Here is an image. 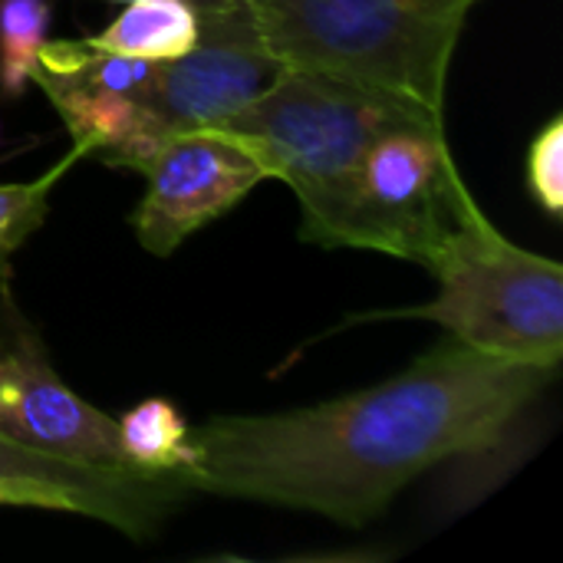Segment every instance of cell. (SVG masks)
Here are the masks:
<instances>
[{
  "instance_id": "7",
  "label": "cell",
  "mask_w": 563,
  "mask_h": 563,
  "mask_svg": "<svg viewBox=\"0 0 563 563\" xmlns=\"http://www.w3.org/2000/svg\"><path fill=\"white\" fill-rule=\"evenodd\" d=\"M0 495L13 508L79 515L132 541H148L191 488L178 472L76 462L0 432Z\"/></svg>"
},
{
  "instance_id": "3",
  "label": "cell",
  "mask_w": 563,
  "mask_h": 563,
  "mask_svg": "<svg viewBox=\"0 0 563 563\" xmlns=\"http://www.w3.org/2000/svg\"><path fill=\"white\" fill-rule=\"evenodd\" d=\"M429 271L439 280L432 300L360 313L356 320H429L478 353L561 369L563 267L558 261L505 238L475 205Z\"/></svg>"
},
{
  "instance_id": "16",
  "label": "cell",
  "mask_w": 563,
  "mask_h": 563,
  "mask_svg": "<svg viewBox=\"0 0 563 563\" xmlns=\"http://www.w3.org/2000/svg\"><path fill=\"white\" fill-rule=\"evenodd\" d=\"M0 508H13V505L7 501V495H0Z\"/></svg>"
},
{
  "instance_id": "15",
  "label": "cell",
  "mask_w": 563,
  "mask_h": 563,
  "mask_svg": "<svg viewBox=\"0 0 563 563\" xmlns=\"http://www.w3.org/2000/svg\"><path fill=\"white\" fill-rule=\"evenodd\" d=\"M112 3H125V0H112ZM198 7H214V3H221V0H195Z\"/></svg>"
},
{
  "instance_id": "13",
  "label": "cell",
  "mask_w": 563,
  "mask_h": 563,
  "mask_svg": "<svg viewBox=\"0 0 563 563\" xmlns=\"http://www.w3.org/2000/svg\"><path fill=\"white\" fill-rule=\"evenodd\" d=\"M82 148H69L59 162H53L40 178L30 181H0V264L23 247V241L40 231L49 214L53 188L69 175L76 162H82Z\"/></svg>"
},
{
  "instance_id": "5",
  "label": "cell",
  "mask_w": 563,
  "mask_h": 563,
  "mask_svg": "<svg viewBox=\"0 0 563 563\" xmlns=\"http://www.w3.org/2000/svg\"><path fill=\"white\" fill-rule=\"evenodd\" d=\"M475 205L452 158L445 119H412L369 142L333 205L300 228V241L429 267Z\"/></svg>"
},
{
  "instance_id": "12",
  "label": "cell",
  "mask_w": 563,
  "mask_h": 563,
  "mask_svg": "<svg viewBox=\"0 0 563 563\" xmlns=\"http://www.w3.org/2000/svg\"><path fill=\"white\" fill-rule=\"evenodd\" d=\"M49 0H0V96L16 99L49 36Z\"/></svg>"
},
{
  "instance_id": "6",
  "label": "cell",
  "mask_w": 563,
  "mask_h": 563,
  "mask_svg": "<svg viewBox=\"0 0 563 563\" xmlns=\"http://www.w3.org/2000/svg\"><path fill=\"white\" fill-rule=\"evenodd\" d=\"M284 63L264 46L244 0L201 7V33L195 46L155 66L142 102L162 122L168 139L224 125L251 106Z\"/></svg>"
},
{
  "instance_id": "4",
  "label": "cell",
  "mask_w": 563,
  "mask_h": 563,
  "mask_svg": "<svg viewBox=\"0 0 563 563\" xmlns=\"http://www.w3.org/2000/svg\"><path fill=\"white\" fill-rule=\"evenodd\" d=\"M442 115L386 89L284 66L271 89L208 132L228 135L261 162L267 178L284 181L300 205V228H310L379 132Z\"/></svg>"
},
{
  "instance_id": "1",
  "label": "cell",
  "mask_w": 563,
  "mask_h": 563,
  "mask_svg": "<svg viewBox=\"0 0 563 563\" xmlns=\"http://www.w3.org/2000/svg\"><path fill=\"white\" fill-rule=\"evenodd\" d=\"M558 369L442 340L360 393L284 412L214 416L178 472L191 492L366 528L419 475L498 449Z\"/></svg>"
},
{
  "instance_id": "11",
  "label": "cell",
  "mask_w": 563,
  "mask_h": 563,
  "mask_svg": "<svg viewBox=\"0 0 563 563\" xmlns=\"http://www.w3.org/2000/svg\"><path fill=\"white\" fill-rule=\"evenodd\" d=\"M119 422V445L129 465L145 472H181L191 459V426L168 399H142Z\"/></svg>"
},
{
  "instance_id": "10",
  "label": "cell",
  "mask_w": 563,
  "mask_h": 563,
  "mask_svg": "<svg viewBox=\"0 0 563 563\" xmlns=\"http://www.w3.org/2000/svg\"><path fill=\"white\" fill-rule=\"evenodd\" d=\"M201 7L195 0H125L119 16L92 40L112 53L165 63L195 46Z\"/></svg>"
},
{
  "instance_id": "8",
  "label": "cell",
  "mask_w": 563,
  "mask_h": 563,
  "mask_svg": "<svg viewBox=\"0 0 563 563\" xmlns=\"http://www.w3.org/2000/svg\"><path fill=\"white\" fill-rule=\"evenodd\" d=\"M0 317V432L49 455L135 468L122 455L119 422L63 383L10 297H3Z\"/></svg>"
},
{
  "instance_id": "14",
  "label": "cell",
  "mask_w": 563,
  "mask_h": 563,
  "mask_svg": "<svg viewBox=\"0 0 563 563\" xmlns=\"http://www.w3.org/2000/svg\"><path fill=\"white\" fill-rule=\"evenodd\" d=\"M525 185L531 198L551 214L563 211V115H554L528 145L525 158Z\"/></svg>"
},
{
  "instance_id": "2",
  "label": "cell",
  "mask_w": 563,
  "mask_h": 563,
  "mask_svg": "<svg viewBox=\"0 0 563 563\" xmlns=\"http://www.w3.org/2000/svg\"><path fill=\"white\" fill-rule=\"evenodd\" d=\"M264 46L294 69L330 73L445 112L455 46L478 0H244Z\"/></svg>"
},
{
  "instance_id": "9",
  "label": "cell",
  "mask_w": 563,
  "mask_h": 563,
  "mask_svg": "<svg viewBox=\"0 0 563 563\" xmlns=\"http://www.w3.org/2000/svg\"><path fill=\"white\" fill-rule=\"evenodd\" d=\"M261 181V162L221 132H185L162 145L145 172V195L129 224L135 241L172 257L191 234L228 214Z\"/></svg>"
}]
</instances>
